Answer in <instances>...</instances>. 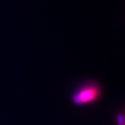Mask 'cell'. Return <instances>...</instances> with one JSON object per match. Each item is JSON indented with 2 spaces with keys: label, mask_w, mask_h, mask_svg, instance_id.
I'll return each instance as SVG.
<instances>
[{
  "label": "cell",
  "mask_w": 125,
  "mask_h": 125,
  "mask_svg": "<svg viewBox=\"0 0 125 125\" xmlns=\"http://www.w3.org/2000/svg\"><path fill=\"white\" fill-rule=\"evenodd\" d=\"M101 89L94 84H87L79 89L72 96V102L77 106H84L93 103L99 98Z\"/></svg>",
  "instance_id": "cell-1"
}]
</instances>
